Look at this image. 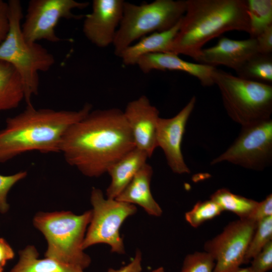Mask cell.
<instances>
[{"mask_svg":"<svg viewBox=\"0 0 272 272\" xmlns=\"http://www.w3.org/2000/svg\"><path fill=\"white\" fill-rule=\"evenodd\" d=\"M135 147L121 110H91L64 133L60 153L83 175L98 177Z\"/></svg>","mask_w":272,"mask_h":272,"instance_id":"6da1fadb","label":"cell"},{"mask_svg":"<svg viewBox=\"0 0 272 272\" xmlns=\"http://www.w3.org/2000/svg\"><path fill=\"white\" fill-rule=\"evenodd\" d=\"M92 110L88 103L78 110L36 109L32 104L27 105L22 112L8 118L0 129V163L29 152L60 153L66 130Z\"/></svg>","mask_w":272,"mask_h":272,"instance_id":"7a4b0ae2","label":"cell"},{"mask_svg":"<svg viewBox=\"0 0 272 272\" xmlns=\"http://www.w3.org/2000/svg\"><path fill=\"white\" fill-rule=\"evenodd\" d=\"M185 12L170 52L195 61L203 46L230 31L249 33L247 0H186Z\"/></svg>","mask_w":272,"mask_h":272,"instance_id":"3957f363","label":"cell"},{"mask_svg":"<svg viewBox=\"0 0 272 272\" xmlns=\"http://www.w3.org/2000/svg\"><path fill=\"white\" fill-rule=\"evenodd\" d=\"M10 28L7 36L0 44V60L11 64L19 73L23 83L27 105L32 104L33 95L38 94L39 72L48 71L55 58L45 48L24 38L21 29L22 7L19 0L8 2Z\"/></svg>","mask_w":272,"mask_h":272,"instance_id":"277c9868","label":"cell"},{"mask_svg":"<svg viewBox=\"0 0 272 272\" xmlns=\"http://www.w3.org/2000/svg\"><path fill=\"white\" fill-rule=\"evenodd\" d=\"M91 217V210L80 215L67 211L37 213L33 223L47 241L45 257L83 270L88 267L91 259L84 252L83 243Z\"/></svg>","mask_w":272,"mask_h":272,"instance_id":"5b68a950","label":"cell"},{"mask_svg":"<svg viewBox=\"0 0 272 272\" xmlns=\"http://www.w3.org/2000/svg\"><path fill=\"white\" fill-rule=\"evenodd\" d=\"M213 78L228 116L241 127L271 119V85L243 79L216 67Z\"/></svg>","mask_w":272,"mask_h":272,"instance_id":"8992f818","label":"cell"},{"mask_svg":"<svg viewBox=\"0 0 272 272\" xmlns=\"http://www.w3.org/2000/svg\"><path fill=\"white\" fill-rule=\"evenodd\" d=\"M186 1L155 0L135 5L124 2L123 16L113 43L116 55L138 40L154 32L167 31L184 15Z\"/></svg>","mask_w":272,"mask_h":272,"instance_id":"52a82bcc","label":"cell"},{"mask_svg":"<svg viewBox=\"0 0 272 272\" xmlns=\"http://www.w3.org/2000/svg\"><path fill=\"white\" fill-rule=\"evenodd\" d=\"M90 200L92 217L83 243V249L104 243L110 246L111 252L124 254L125 248L119 230L124 221L136 213L135 206L105 198L101 190L96 188H92Z\"/></svg>","mask_w":272,"mask_h":272,"instance_id":"ba28073f","label":"cell"},{"mask_svg":"<svg viewBox=\"0 0 272 272\" xmlns=\"http://www.w3.org/2000/svg\"><path fill=\"white\" fill-rule=\"evenodd\" d=\"M234 142L211 165L227 162L246 169L262 170L272 162V120L241 127Z\"/></svg>","mask_w":272,"mask_h":272,"instance_id":"9c48e42d","label":"cell"},{"mask_svg":"<svg viewBox=\"0 0 272 272\" xmlns=\"http://www.w3.org/2000/svg\"><path fill=\"white\" fill-rule=\"evenodd\" d=\"M88 2L74 0H31L28 5L22 32L30 42L45 40L58 42L62 39L56 35L55 28L62 18L79 19L85 15H75L73 10L83 9Z\"/></svg>","mask_w":272,"mask_h":272,"instance_id":"30bf717a","label":"cell"},{"mask_svg":"<svg viewBox=\"0 0 272 272\" xmlns=\"http://www.w3.org/2000/svg\"><path fill=\"white\" fill-rule=\"evenodd\" d=\"M257 223L239 219L227 225L223 231L206 242L205 251L215 261L214 272H236L243 264L248 245Z\"/></svg>","mask_w":272,"mask_h":272,"instance_id":"8fae6325","label":"cell"},{"mask_svg":"<svg viewBox=\"0 0 272 272\" xmlns=\"http://www.w3.org/2000/svg\"><path fill=\"white\" fill-rule=\"evenodd\" d=\"M195 102L196 98L193 96L176 115L169 118L159 117L158 119L157 146L162 149L168 166L176 174L190 172L183 158L181 145L186 125Z\"/></svg>","mask_w":272,"mask_h":272,"instance_id":"7c38bea8","label":"cell"},{"mask_svg":"<svg viewBox=\"0 0 272 272\" xmlns=\"http://www.w3.org/2000/svg\"><path fill=\"white\" fill-rule=\"evenodd\" d=\"M123 0H94L92 12L85 15L83 32L93 44L105 48L113 44L121 21Z\"/></svg>","mask_w":272,"mask_h":272,"instance_id":"4fadbf2b","label":"cell"},{"mask_svg":"<svg viewBox=\"0 0 272 272\" xmlns=\"http://www.w3.org/2000/svg\"><path fill=\"white\" fill-rule=\"evenodd\" d=\"M135 147L151 157L157 148L156 133L159 112L142 95L128 102L123 111Z\"/></svg>","mask_w":272,"mask_h":272,"instance_id":"5bb4252c","label":"cell"},{"mask_svg":"<svg viewBox=\"0 0 272 272\" xmlns=\"http://www.w3.org/2000/svg\"><path fill=\"white\" fill-rule=\"evenodd\" d=\"M257 52L254 38L237 40L222 37L216 45L202 49L196 61L215 67L224 65L237 72Z\"/></svg>","mask_w":272,"mask_h":272,"instance_id":"9a60e30c","label":"cell"},{"mask_svg":"<svg viewBox=\"0 0 272 272\" xmlns=\"http://www.w3.org/2000/svg\"><path fill=\"white\" fill-rule=\"evenodd\" d=\"M137 65L144 73L154 70L180 71L196 78L204 87L214 85L213 74L215 67L185 61L173 53L147 54L141 57Z\"/></svg>","mask_w":272,"mask_h":272,"instance_id":"2e32d148","label":"cell"},{"mask_svg":"<svg viewBox=\"0 0 272 272\" xmlns=\"http://www.w3.org/2000/svg\"><path fill=\"white\" fill-rule=\"evenodd\" d=\"M153 173L151 166L146 163L115 199L139 205L149 215L160 217L162 214V209L154 198L150 188Z\"/></svg>","mask_w":272,"mask_h":272,"instance_id":"e0dca14e","label":"cell"},{"mask_svg":"<svg viewBox=\"0 0 272 272\" xmlns=\"http://www.w3.org/2000/svg\"><path fill=\"white\" fill-rule=\"evenodd\" d=\"M148 155L134 147L108 170L111 182L106 191V197L115 199L132 180L136 173L146 164Z\"/></svg>","mask_w":272,"mask_h":272,"instance_id":"ac0fdd59","label":"cell"},{"mask_svg":"<svg viewBox=\"0 0 272 272\" xmlns=\"http://www.w3.org/2000/svg\"><path fill=\"white\" fill-rule=\"evenodd\" d=\"M180 20L171 29L149 34L125 48L119 56L123 64L135 65L144 55L170 52L171 44L179 28Z\"/></svg>","mask_w":272,"mask_h":272,"instance_id":"d6986e66","label":"cell"},{"mask_svg":"<svg viewBox=\"0 0 272 272\" xmlns=\"http://www.w3.org/2000/svg\"><path fill=\"white\" fill-rule=\"evenodd\" d=\"M19 255L18 262L10 272H84L80 267L54 259H39L38 252L32 245L20 251Z\"/></svg>","mask_w":272,"mask_h":272,"instance_id":"ffe728a7","label":"cell"},{"mask_svg":"<svg viewBox=\"0 0 272 272\" xmlns=\"http://www.w3.org/2000/svg\"><path fill=\"white\" fill-rule=\"evenodd\" d=\"M25 99L23 83L11 64L0 60V111L17 108Z\"/></svg>","mask_w":272,"mask_h":272,"instance_id":"44dd1931","label":"cell"},{"mask_svg":"<svg viewBox=\"0 0 272 272\" xmlns=\"http://www.w3.org/2000/svg\"><path fill=\"white\" fill-rule=\"evenodd\" d=\"M237 77L247 80L271 85L272 83V53H256L237 72Z\"/></svg>","mask_w":272,"mask_h":272,"instance_id":"7402d4cb","label":"cell"},{"mask_svg":"<svg viewBox=\"0 0 272 272\" xmlns=\"http://www.w3.org/2000/svg\"><path fill=\"white\" fill-rule=\"evenodd\" d=\"M210 199L216 202L223 211H230L239 219H249L258 201L231 192L227 188H220L213 193Z\"/></svg>","mask_w":272,"mask_h":272,"instance_id":"603a6c76","label":"cell"},{"mask_svg":"<svg viewBox=\"0 0 272 272\" xmlns=\"http://www.w3.org/2000/svg\"><path fill=\"white\" fill-rule=\"evenodd\" d=\"M250 38L255 39L272 26V1L247 0Z\"/></svg>","mask_w":272,"mask_h":272,"instance_id":"cb8c5ba5","label":"cell"},{"mask_svg":"<svg viewBox=\"0 0 272 272\" xmlns=\"http://www.w3.org/2000/svg\"><path fill=\"white\" fill-rule=\"evenodd\" d=\"M272 239V216L257 223L256 227L247 249L243 264L248 263Z\"/></svg>","mask_w":272,"mask_h":272,"instance_id":"d4e9b609","label":"cell"},{"mask_svg":"<svg viewBox=\"0 0 272 272\" xmlns=\"http://www.w3.org/2000/svg\"><path fill=\"white\" fill-rule=\"evenodd\" d=\"M223 211L219 205L211 199L199 201L185 214V219L192 227L196 228L219 216Z\"/></svg>","mask_w":272,"mask_h":272,"instance_id":"484cf974","label":"cell"},{"mask_svg":"<svg viewBox=\"0 0 272 272\" xmlns=\"http://www.w3.org/2000/svg\"><path fill=\"white\" fill-rule=\"evenodd\" d=\"M215 261L208 252H195L187 255L179 272H214Z\"/></svg>","mask_w":272,"mask_h":272,"instance_id":"4316f807","label":"cell"},{"mask_svg":"<svg viewBox=\"0 0 272 272\" xmlns=\"http://www.w3.org/2000/svg\"><path fill=\"white\" fill-rule=\"evenodd\" d=\"M27 172L21 171L10 175L0 174V212L6 213L9 208L7 195L12 187L18 182L25 178Z\"/></svg>","mask_w":272,"mask_h":272,"instance_id":"83f0119b","label":"cell"},{"mask_svg":"<svg viewBox=\"0 0 272 272\" xmlns=\"http://www.w3.org/2000/svg\"><path fill=\"white\" fill-rule=\"evenodd\" d=\"M253 272H267L272 268V241L251 260L249 266Z\"/></svg>","mask_w":272,"mask_h":272,"instance_id":"f1b7e54d","label":"cell"},{"mask_svg":"<svg viewBox=\"0 0 272 272\" xmlns=\"http://www.w3.org/2000/svg\"><path fill=\"white\" fill-rule=\"evenodd\" d=\"M272 216V195L269 194L260 202H258L249 219L257 223L268 217Z\"/></svg>","mask_w":272,"mask_h":272,"instance_id":"f546056e","label":"cell"},{"mask_svg":"<svg viewBox=\"0 0 272 272\" xmlns=\"http://www.w3.org/2000/svg\"><path fill=\"white\" fill-rule=\"evenodd\" d=\"M255 39L258 53H272V26L263 31Z\"/></svg>","mask_w":272,"mask_h":272,"instance_id":"4dcf8cb0","label":"cell"},{"mask_svg":"<svg viewBox=\"0 0 272 272\" xmlns=\"http://www.w3.org/2000/svg\"><path fill=\"white\" fill-rule=\"evenodd\" d=\"M10 28L8 4L0 0V44L4 41Z\"/></svg>","mask_w":272,"mask_h":272,"instance_id":"1f68e13d","label":"cell"},{"mask_svg":"<svg viewBox=\"0 0 272 272\" xmlns=\"http://www.w3.org/2000/svg\"><path fill=\"white\" fill-rule=\"evenodd\" d=\"M142 261V253L137 250L134 257L128 264L117 269L109 268L107 272H141Z\"/></svg>","mask_w":272,"mask_h":272,"instance_id":"d6a6232c","label":"cell"},{"mask_svg":"<svg viewBox=\"0 0 272 272\" xmlns=\"http://www.w3.org/2000/svg\"><path fill=\"white\" fill-rule=\"evenodd\" d=\"M14 256L15 252L11 246L4 239L0 238V272H3L8 261Z\"/></svg>","mask_w":272,"mask_h":272,"instance_id":"836d02e7","label":"cell"},{"mask_svg":"<svg viewBox=\"0 0 272 272\" xmlns=\"http://www.w3.org/2000/svg\"><path fill=\"white\" fill-rule=\"evenodd\" d=\"M236 272H253L250 267L246 268H240Z\"/></svg>","mask_w":272,"mask_h":272,"instance_id":"e575fe53","label":"cell"},{"mask_svg":"<svg viewBox=\"0 0 272 272\" xmlns=\"http://www.w3.org/2000/svg\"><path fill=\"white\" fill-rule=\"evenodd\" d=\"M151 272H165L163 267H159Z\"/></svg>","mask_w":272,"mask_h":272,"instance_id":"d590c367","label":"cell"}]
</instances>
